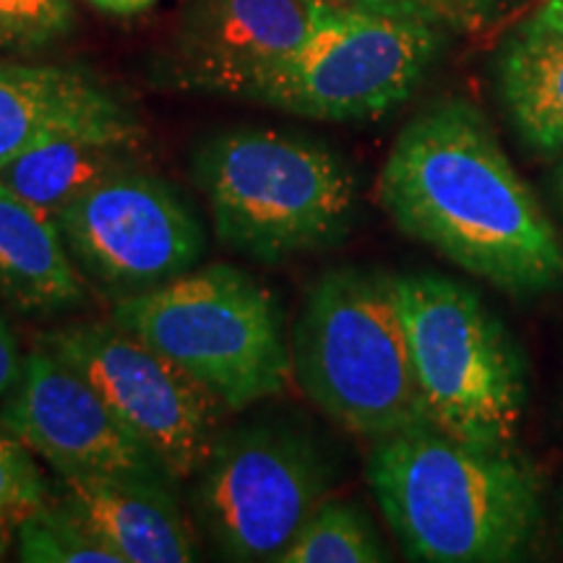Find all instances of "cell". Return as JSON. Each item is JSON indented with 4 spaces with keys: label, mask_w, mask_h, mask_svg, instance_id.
Here are the masks:
<instances>
[{
    "label": "cell",
    "mask_w": 563,
    "mask_h": 563,
    "mask_svg": "<svg viewBox=\"0 0 563 563\" xmlns=\"http://www.w3.org/2000/svg\"><path fill=\"white\" fill-rule=\"evenodd\" d=\"M378 203L407 238L509 295L563 285V241L475 104L441 100L399 131Z\"/></svg>",
    "instance_id": "1"
},
{
    "label": "cell",
    "mask_w": 563,
    "mask_h": 563,
    "mask_svg": "<svg viewBox=\"0 0 563 563\" xmlns=\"http://www.w3.org/2000/svg\"><path fill=\"white\" fill-rule=\"evenodd\" d=\"M368 485L407 559H525L540 525L538 475L517 449H485L418 426L373 441Z\"/></svg>",
    "instance_id": "2"
},
{
    "label": "cell",
    "mask_w": 563,
    "mask_h": 563,
    "mask_svg": "<svg viewBox=\"0 0 563 563\" xmlns=\"http://www.w3.org/2000/svg\"><path fill=\"white\" fill-rule=\"evenodd\" d=\"M194 175L217 241L262 264L332 249L355 217L350 162L306 133L224 129L196 150Z\"/></svg>",
    "instance_id": "3"
},
{
    "label": "cell",
    "mask_w": 563,
    "mask_h": 563,
    "mask_svg": "<svg viewBox=\"0 0 563 563\" xmlns=\"http://www.w3.org/2000/svg\"><path fill=\"white\" fill-rule=\"evenodd\" d=\"M290 355L292 382L347 433L378 441L431 426L389 274L323 272L302 298Z\"/></svg>",
    "instance_id": "4"
},
{
    "label": "cell",
    "mask_w": 563,
    "mask_h": 563,
    "mask_svg": "<svg viewBox=\"0 0 563 563\" xmlns=\"http://www.w3.org/2000/svg\"><path fill=\"white\" fill-rule=\"evenodd\" d=\"M110 321L170 357L230 412L279 397L292 382L279 300L230 264L196 266L118 298Z\"/></svg>",
    "instance_id": "5"
},
{
    "label": "cell",
    "mask_w": 563,
    "mask_h": 563,
    "mask_svg": "<svg viewBox=\"0 0 563 563\" xmlns=\"http://www.w3.org/2000/svg\"><path fill=\"white\" fill-rule=\"evenodd\" d=\"M394 287L431 426L475 446H517L527 368L504 323L443 274H397Z\"/></svg>",
    "instance_id": "6"
},
{
    "label": "cell",
    "mask_w": 563,
    "mask_h": 563,
    "mask_svg": "<svg viewBox=\"0 0 563 563\" xmlns=\"http://www.w3.org/2000/svg\"><path fill=\"white\" fill-rule=\"evenodd\" d=\"M334 462L306 422L266 415L217 433L196 475L194 511L228 561H279L329 498Z\"/></svg>",
    "instance_id": "7"
},
{
    "label": "cell",
    "mask_w": 563,
    "mask_h": 563,
    "mask_svg": "<svg viewBox=\"0 0 563 563\" xmlns=\"http://www.w3.org/2000/svg\"><path fill=\"white\" fill-rule=\"evenodd\" d=\"M439 51V24L420 11L327 9L251 100L308 121H371L412 95Z\"/></svg>",
    "instance_id": "8"
},
{
    "label": "cell",
    "mask_w": 563,
    "mask_h": 563,
    "mask_svg": "<svg viewBox=\"0 0 563 563\" xmlns=\"http://www.w3.org/2000/svg\"><path fill=\"white\" fill-rule=\"evenodd\" d=\"M40 344L79 371L108 399L173 483L199 475L220 433L224 407L180 365L115 321L55 329L42 334Z\"/></svg>",
    "instance_id": "9"
},
{
    "label": "cell",
    "mask_w": 563,
    "mask_h": 563,
    "mask_svg": "<svg viewBox=\"0 0 563 563\" xmlns=\"http://www.w3.org/2000/svg\"><path fill=\"white\" fill-rule=\"evenodd\" d=\"M55 222L84 277L118 298L183 277L207 253V232L191 203L141 167L97 183Z\"/></svg>",
    "instance_id": "10"
},
{
    "label": "cell",
    "mask_w": 563,
    "mask_h": 563,
    "mask_svg": "<svg viewBox=\"0 0 563 563\" xmlns=\"http://www.w3.org/2000/svg\"><path fill=\"white\" fill-rule=\"evenodd\" d=\"M0 422L58 477H167L108 399L45 344L26 352L24 373L5 397Z\"/></svg>",
    "instance_id": "11"
},
{
    "label": "cell",
    "mask_w": 563,
    "mask_h": 563,
    "mask_svg": "<svg viewBox=\"0 0 563 563\" xmlns=\"http://www.w3.org/2000/svg\"><path fill=\"white\" fill-rule=\"evenodd\" d=\"M316 0H194L170 47L180 89L251 100L262 81L311 40Z\"/></svg>",
    "instance_id": "12"
},
{
    "label": "cell",
    "mask_w": 563,
    "mask_h": 563,
    "mask_svg": "<svg viewBox=\"0 0 563 563\" xmlns=\"http://www.w3.org/2000/svg\"><path fill=\"white\" fill-rule=\"evenodd\" d=\"M167 483L152 475H66L58 501L121 563L196 561V530Z\"/></svg>",
    "instance_id": "13"
},
{
    "label": "cell",
    "mask_w": 563,
    "mask_h": 563,
    "mask_svg": "<svg viewBox=\"0 0 563 563\" xmlns=\"http://www.w3.org/2000/svg\"><path fill=\"white\" fill-rule=\"evenodd\" d=\"M129 123L139 121L89 70L0 63V170L58 133Z\"/></svg>",
    "instance_id": "14"
},
{
    "label": "cell",
    "mask_w": 563,
    "mask_h": 563,
    "mask_svg": "<svg viewBox=\"0 0 563 563\" xmlns=\"http://www.w3.org/2000/svg\"><path fill=\"white\" fill-rule=\"evenodd\" d=\"M84 274L58 222L0 183V302L26 316H58L87 302Z\"/></svg>",
    "instance_id": "15"
},
{
    "label": "cell",
    "mask_w": 563,
    "mask_h": 563,
    "mask_svg": "<svg viewBox=\"0 0 563 563\" xmlns=\"http://www.w3.org/2000/svg\"><path fill=\"white\" fill-rule=\"evenodd\" d=\"M141 125L76 129L32 146L0 170V183L53 220L110 175L136 165Z\"/></svg>",
    "instance_id": "16"
},
{
    "label": "cell",
    "mask_w": 563,
    "mask_h": 563,
    "mask_svg": "<svg viewBox=\"0 0 563 563\" xmlns=\"http://www.w3.org/2000/svg\"><path fill=\"white\" fill-rule=\"evenodd\" d=\"M509 121L538 154L563 152V32L527 21L498 58Z\"/></svg>",
    "instance_id": "17"
},
{
    "label": "cell",
    "mask_w": 563,
    "mask_h": 563,
    "mask_svg": "<svg viewBox=\"0 0 563 563\" xmlns=\"http://www.w3.org/2000/svg\"><path fill=\"white\" fill-rule=\"evenodd\" d=\"M391 553L361 504L327 498L277 563H378Z\"/></svg>",
    "instance_id": "18"
},
{
    "label": "cell",
    "mask_w": 563,
    "mask_h": 563,
    "mask_svg": "<svg viewBox=\"0 0 563 563\" xmlns=\"http://www.w3.org/2000/svg\"><path fill=\"white\" fill-rule=\"evenodd\" d=\"M13 540L24 563H121L58 498L19 517Z\"/></svg>",
    "instance_id": "19"
},
{
    "label": "cell",
    "mask_w": 563,
    "mask_h": 563,
    "mask_svg": "<svg viewBox=\"0 0 563 563\" xmlns=\"http://www.w3.org/2000/svg\"><path fill=\"white\" fill-rule=\"evenodd\" d=\"M70 0H0V53H32L68 37Z\"/></svg>",
    "instance_id": "20"
},
{
    "label": "cell",
    "mask_w": 563,
    "mask_h": 563,
    "mask_svg": "<svg viewBox=\"0 0 563 563\" xmlns=\"http://www.w3.org/2000/svg\"><path fill=\"white\" fill-rule=\"evenodd\" d=\"M51 498V485L34 454L0 422V514L16 522Z\"/></svg>",
    "instance_id": "21"
},
{
    "label": "cell",
    "mask_w": 563,
    "mask_h": 563,
    "mask_svg": "<svg viewBox=\"0 0 563 563\" xmlns=\"http://www.w3.org/2000/svg\"><path fill=\"white\" fill-rule=\"evenodd\" d=\"M501 0H410L415 11L426 13L435 24H473L490 13Z\"/></svg>",
    "instance_id": "22"
},
{
    "label": "cell",
    "mask_w": 563,
    "mask_h": 563,
    "mask_svg": "<svg viewBox=\"0 0 563 563\" xmlns=\"http://www.w3.org/2000/svg\"><path fill=\"white\" fill-rule=\"evenodd\" d=\"M24 352L19 347L11 323L0 313V399H5L24 373Z\"/></svg>",
    "instance_id": "23"
},
{
    "label": "cell",
    "mask_w": 563,
    "mask_h": 563,
    "mask_svg": "<svg viewBox=\"0 0 563 563\" xmlns=\"http://www.w3.org/2000/svg\"><path fill=\"white\" fill-rule=\"evenodd\" d=\"M89 3L110 16H136V13L150 11L157 0H89Z\"/></svg>",
    "instance_id": "24"
},
{
    "label": "cell",
    "mask_w": 563,
    "mask_h": 563,
    "mask_svg": "<svg viewBox=\"0 0 563 563\" xmlns=\"http://www.w3.org/2000/svg\"><path fill=\"white\" fill-rule=\"evenodd\" d=\"M323 9H412L410 0H316ZM415 11V9H412Z\"/></svg>",
    "instance_id": "25"
},
{
    "label": "cell",
    "mask_w": 563,
    "mask_h": 563,
    "mask_svg": "<svg viewBox=\"0 0 563 563\" xmlns=\"http://www.w3.org/2000/svg\"><path fill=\"white\" fill-rule=\"evenodd\" d=\"M530 21L563 32V0H543V5L532 13Z\"/></svg>",
    "instance_id": "26"
},
{
    "label": "cell",
    "mask_w": 563,
    "mask_h": 563,
    "mask_svg": "<svg viewBox=\"0 0 563 563\" xmlns=\"http://www.w3.org/2000/svg\"><path fill=\"white\" fill-rule=\"evenodd\" d=\"M11 540H13V522L5 517V514H0V559L9 553Z\"/></svg>",
    "instance_id": "27"
},
{
    "label": "cell",
    "mask_w": 563,
    "mask_h": 563,
    "mask_svg": "<svg viewBox=\"0 0 563 563\" xmlns=\"http://www.w3.org/2000/svg\"><path fill=\"white\" fill-rule=\"evenodd\" d=\"M553 191H555V199H559V203L563 207V157L553 173Z\"/></svg>",
    "instance_id": "28"
}]
</instances>
